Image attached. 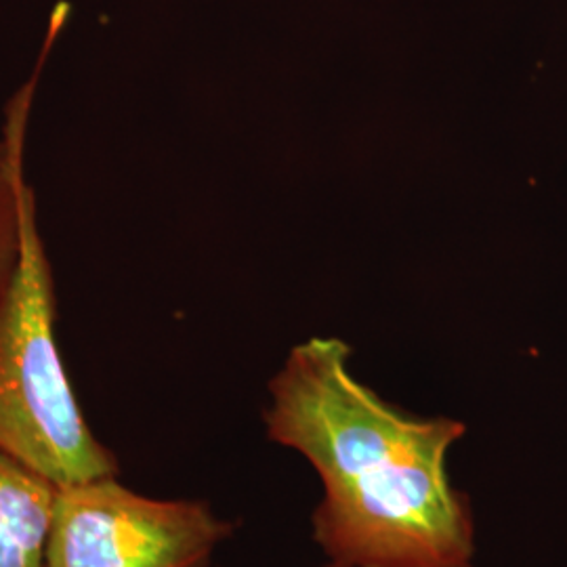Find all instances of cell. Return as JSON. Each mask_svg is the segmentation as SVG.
<instances>
[{
	"label": "cell",
	"instance_id": "obj_2",
	"mask_svg": "<svg viewBox=\"0 0 567 567\" xmlns=\"http://www.w3.org/2000/svg\"><path fill=\"white\" fill-rule=\"evenodd\" d=\"M55 280L37 194L21 187L20 257L0 295V450L55 486L118 475L82 412L55 337Z\"/></svg>",
	"mask_w": 567,
	"mask_h": 567
},
{
	"label": "cell",
	"instance_id": "obj_1",
	"mask_svg": "<svg viewBox=\"0 0 567 567\" xmlns=\"http://www.w3.org/2000/svg\"><path fill=\"white\" fill-rule=\"evenodd\" d=\"M349 358L341 339H309L269 381L267 437L301 454L322 487L313 543L344 567L475 566L473 507L447 475L465 423L389 404Z\"/></svg>",
	"mask_w": 567,
	"mask_h": 567
},
{
	"label": "cell",
	"instance_id": "obj_4",
	"mask_svg": "<svg viewBox=\"0 0 567 567\" xmlns=\"http://www.w3.org/2000/svg\"><path fill=\"white\" fill-rule=\"evenodd\" d=\"M70 13V7L55 4L47 23L41 53L32 74L4 105V122L0 131V295L11 280L20 257L21 187L28 182L25 154L32 107L42 70L49 63L55 42L68 25Z\"/></svg>",
	"mask_w": 567,
	"mask_h": 567
},
{
	"label": "cell",
	"instance_id": "obj_3",
	"mask_svg": "<svg viewBox=\"0 0 567 567\" xmlns=\"http://www.w3.org/2000/svg\"><path fill=\"white\" fill-rule=\"evenodd\" d=\"M231 536L208 503L152 498L112 475L58 487L47 567H210Z\"/></svg>",
	"mask_w": 567,
	"mask_h": 567
},
{
	"label": "cell",
	"instance_id": "obj_6",
	"mask_svg": "<svg viewBox=\"0 0 567 567\" xmlns=\"http://www.w3.org/2000/svg\"><path fill=\"white\" fill-rule=\"evenodd\" d=\"M318 567H344V566H339V564H332V561H326V564H322V566H318Z\"/></svg>",
	"mask_w": 567,
	"mask_h": 567
},
{
	"label": "cell",
	"instance_id": "obj_5",
	"mask_svg": "<svg viewBox=\"0 0 567 567\" xmlns=\"http://www.w3.org/2000/svg\"><path fill=\"white\" fill-rule=\"evenodd\" d=\"M58 486L0 450V567H47Z\"/></svg>",
	"mask_w": 567,
	"mask_h": 567
}]
</instances>
